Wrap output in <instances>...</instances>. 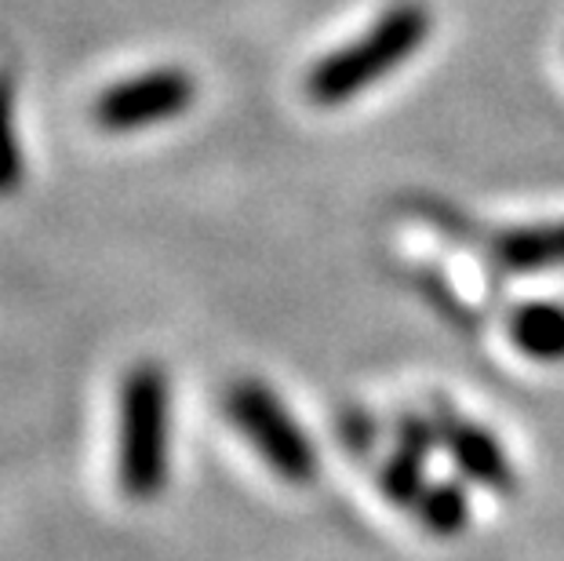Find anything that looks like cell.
<instances>
[{
    "label": "cell",
    "mask_w": 564,
    "mask_h": 561,
    "mask_svg": "<svg viewBox=\"0 0 564 561\" xmlns=\"http://www.w3.org/2000/svg\"><path fill=\"white\" fill-rule=\"evenodd\" d=\"M430 30H434V15L415 4V0H401V4L387 8L376 26H368L361 37L346 47H335L321 63L310 69L306 95L317 106H346L357 95L382 85L390 74L412 58L419 47L426 44Z\"/></svg>",
    "instance_id": "1"
},
{
    "label": "cell",
    "mask_w": 564,
    "mask_h": 561,
    "mask_svg": "<svg viewBox=\"0 0 564 561\" xmlns=\"http://www.w3.org/2000/svg\"><path fill=\"white\" fill-rule=\"evenodd\" d=\"M172 474V384L153 362L135 365L117 401V485L128 499L161 496Z\"/></svg>",
    "instance_id": "2"
},
{
    "label": "cell",
    "mask_w": 564,
    "mask_h": 561,
    "mask_svg": "<svg viewBox=\"0 0 564 561\" xmlns=\"http://www.w3.org/2000/svg\"><path fill=\"white\" fill-rule=\"evenodd\" d=\"M226 412L256 456L288 485H310L317 477V449L310 445L292 409L259 379H237L226 390Z\"/></svg>",
    "instance_id": "3"
},
{
    "label": "cell",
    "mask_w": 564,
    "mask_h": 561,
    "mask_svg": "<svg viewBox=\"0 0 564 561\" xmlns=\"http://www.w3.org/2000/svg\"><path fill=\"white\" fill-rule=\"evenodd\" d=\"M194 99L197 85L183 66H158L102 88L91 106V117L102 131L128 136V131L175 121V117H183L194 106Z\"/></svg>",
    "instance_id": "4"
},
{
    "label": "cell",
    "mask_w": 564,
    "mask_h": 561,
    "mask_svg": "<svg viewBox=\"0 0 564 561\" xmlns=\"http://www.w3.org/2000/svg\"><path fill=\"white\" fill-rule=\"evenodd\" d=\"M448 449L459 471L477 485L488 488H510V460L499 449V441L474 423H455L448 431Z\"/></svg>",
    "instance_id": "5"
},
{
    "label": "cell",
    "mask_w": 564,
    "mask_h": 561,
    "mask_svg": "<svg viewBox=\"0 0 564 561\" xmlns=\"http://www.w3.org/2000/svg\"><path fill=\"white\" fill-rule=\"evenodd\" d=\"M510 336L518 350L543 365L564 362V306L561 303H528L510 321Z\"/></svg>",
    "instance_id": "6"
},
{
    "label": "cell",
    "mask_w": 564,
    "mask_h": 561,
    "mask_svg": "<svg viewBox=\"0 0 564 561\" xmlns=\"http://www.w3.org/2000/svg\"><path fill=\"white\" fill-rule=\"evenodd\" d=\"M499 259L510 270H550L564 267V223L528 226L513 230L499 241Z\"/></svg>",
    "instance_id": "7"
},
{
    "label": "cell",
    "mask_w": 564,
    "mask_h": 561,
    "mask_svg": "<svg viewBox=\"0 0 564 561\" xmlns=\"http://www.w3.org/2000/svg\"><path fill=\"white\" fill-rule=\"evenodd\" d=\"M419 427H408V441L401 445V452L387 463V471H382V488H387V496L393 504H404L412 507L423 499L426 493V477H423V452H426V438L419 441Z\"/></svg>",
    "instance_id": "8"
},
{
    "label": "cell",
    "mask_w": 564,
    "mask_h": 561,
    "mask_svg": "<svg viewBox=\"0 0 564 561\" xmlns=\"http://www.w3.org/2000/svg\"><path fill=\"white\" fill-rule=\"evenodd\" d=\"M26 179L19 136H15V80L8 66H0V201L11 197Z\"/></svg>",
    "instance_id": "9"
},
{
    "label": "cell",
    "mask_w": 564,
    "mask_h": 561,
    "mask_svg": "<svg viewBox=\"0 0 564 561\" xmlns=\"http://www.w3.org/2000/svg\"><path fill=\"white\" fill-rule=\"evenodd\" d=\"M415 515L423 521V529L441 536V540H448V536L466 529L470 507H466V493L459 485H437L423 493V499L415 504Z\"/></svg>",
    "instance_id": "10"
}]
</instances>
